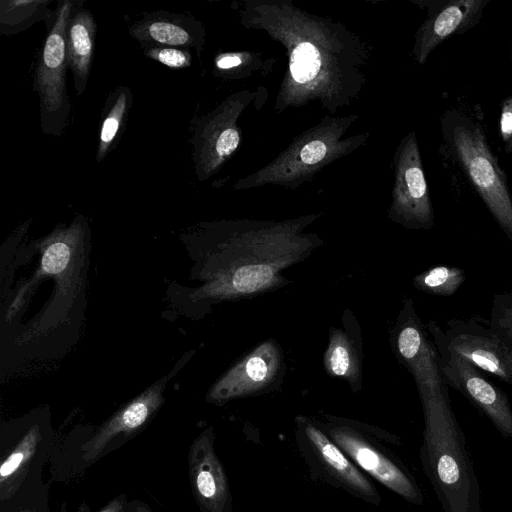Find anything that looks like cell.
Returning <instances> with one entry per match:
<instances>
[{
    "label": "cell",
    "instance_id": "4fadbf2b",
    "mask_svg": "<svg viewBox=\"0 0 512 512\" xmlns=\"http://www.w3.org/2000/svg\"><path fill=\"white\" fill-rule=\"evenodd\" d=\"M285 374L281 347L266 340L231 367L211 388L207 400L223 404L226 401L268 392Z\"/></svg>",
    "mask_w": 512,
    "mask_h": 512
},
{
    "label": "cell",
    "instance_id": "7c38bea8",
    "mask_svg": "<svg viewBox=\"0 0 512 512\" xmlns=\"http://www.w3.org/2000/svg\"><path fill=\"white\" fill-rule=\"evenodd\" d=\"M434 345L446 386L459 391L504 437L512 439V408L506 394L488 381L469 361L439 344Z\"/></svg>",
    "mask_w": 512,
    "mask_h": 512
},
{
    "label": "cell",
    "instance_id": "d6986e66",
    "mask_svg": "<svg viewBox=\"0 0 512 512\" xmlns=\"http://www.w3.org/2000/svg\"><path fill=\"white\" fill-rule=\"evenodd\" d=\"M345 317L344 329L330 328L324 366L330 376L343 378L357 391L362 383V338L353 315Z\"/></svg>",
    "mask_w": 512,
    "mask_h": 512
},
{
    "label": "cell",
    "instance_id": "8fae6325",
    "mask_svg": "<svg viewBox=\"0 0 512 512\" xmlns=\"http://www.w3.org/2000/svg\"><path fill=\"white\" fill-rule=\"evenodd\" d=\"M250 96L247 91L233 94L195 121L191 137L192 161L199 181L218 172L238 149L241 132L237 120Z\"/></svg>",
    "mask_w": 512,
    "mask_h": 512
},
{
    "label": "cell",
    "instance_id": "30bf717a",
    "mask_svg": "<svg viewBox=\"0 0 512 512\" xmlns=\"http://www.w3.org/2000/svg\"><path fill=\"white\" fill-rule=\"evenodd\" d=\"M388 216L409 228L430 230L434 225L432 200L416 133L402 138L394 155V185Z\"/></svg>",
    "mask_w": 512,
    "mask_h": 512
},
{
    "label": "cell",
    "instance_id": "ba28073f",
    "mask_svg": "<svg viewBox=\"0 0 512 512\" xmlns=\"http://www.w3.org/2000/svg\"><path fill=\"white\" fill-rule=\"evenodd\" d=\"M296 441L310 474L354 497L378 506L381 496L374 484L318 425L296 419Z\"/></svg>",
    "mask_w": 512,
    "mask_h": 512
},
{
    "label": "cell",
    "instance_id": "7a4b0ae2",
    "mask_svg": "<svg viewBox=\"0 0 512 512\" xmlns=\"http://www.w3.org/2000/svg\"><path fill=\"white\" fill-rule=\"evenodd\" d=\"M315 216L285 222L227 224L222 264L203 294L217 300L251 298L286 285L283 271L305 259L321 241L302 230Z\"/></svg>",
    "mask_w": 512,
    "mask_h": 512
},
{
    "label": "cell",
    "instance_id": "ac0fdd59",
    "mask_svg": "<svg viewBox=\"0 0 512 512\" xmlns=\"http://www.w3.org/2000/svg\"><path fill=\"white\" fill-rule=\"evenodd\" d=\"M172 374L159 380L109 418L81 446L82 458L87 462L94 461L104 453L116 437L134 434L142 428L160 408L165 384Z\"/></svg>",
    "mask_w": 512,
    "mask_h": 512
},
{
    "label": "cell",
    "instance_id": "e0dca14e",
    "mask_svg": "<svg viewBox=\"0 0 512 512\" xmlns=\"http://www.w3.org/2000/svg\"><path fill=\"white\" fill-rule=\"evenodd\" d=\"M141 48L195 49L198 56L205 43L203 24L191 15L158 10L145 14L128 28Z\"/></svg>",
    "mask_w": 512,
    "mask_h": 512
},
{
    "label": "cell",
    "instance_id": "4316f807",
    "mask_svg": "<svg viewBox=\"0 0 512 512\" xmlns=\"http://www.w3.org/2000/svg\"><path fill=\"white\" fill-rule=\"evenodd\" d=\"M499 131L503 148L512 158V95L500 104Z\"/></svg>",
    "mask_w": 512,
    "mask_h": 512
},
{
    "label": "cell",
    "instance_id": "cb8c5ba5",
    "mask_svg": "<svg viewBox=\"0 0 512 512\" xmlns=\"http://www.w3.org/2000/svg\"><path fill=\"white\" fill-rule=\"evenodd\" d=\"M465 281V273L459 267L438 265L416 275L413 286L427 294L453 295Z\"/></svg>",
    "mask_w": 512,
    "mask_h": 512
},
{
    "label": "cell",
    "instance_id": "9c48e42d",
    "mask_svg": "<svg viewBox=\"0 0 512 512\" xmlns=\"http://www.w3.org/2000/svg\"><path fill=\"white\" fill-rule=\"evenodd\" d=\"M426 327L434 343L512 384V348L490 327L488 320L451 319L444 330L430 320Z\"/></svg>",
    "mask_w": 512,
    "mask_h": 512
},
{
    "label": "cell",
    "instance_id": "f1b7e54d",
    "mask_svg": "<svg viewBox=\"0 0 512 512\" xmlns=\"http://www.w3.org/2000/svg\"><path fill=\"white\" fill-rule=\"evenodd\" d=\"M126 497L124 495L118 496L109 502L99 512H125Z\"/></svg>",
    "mask_w": 512,
    "mask_h": 512
},
{
    "label": "cell",
    "instance_id": "1f68e13d",
    "mask_svg": "<svg viewBox=\"0 0 512 512\" xmlns=\"http://www.w3.org/2000/svg\"><path fill=\"white\" fill-rule=\"evenodd\" d=\"M23 512H33V511H30V510H25V511H23Z\"/></svg>",
    "mask_w": 512,
    "mask_h": 512
},
{
    "label": "cell",
    "instance_id": "8992f818",
    "mask_svg": "<svg viewBox=\"0 0 512 512\" xmlns=\"http://www.w3.org/2000/svg\"><path fill=\"white\" fill-rule=\"evenodd\" d=\"M318 425L354 464L406 501L422 505L420 485L396 448L400 439L377 427L335 416Z\"/></svg>",
    "mask_w": 512,
    "mask_h": 512
},
{
    "label": "cell",
    "instance_id": "f546056e",
    "mask_svg": "<svg viewBox=\"0 0 512 512\" xmlns=\"http://www.w3.org/2000/svg\"><path fill=\"white\" fill-rule=\"evenodd\" d=\"M134 506V512H152L145 504L140 502H135L133 504Z\"/></svg>",
    "mask_w": 512,
    "mask_h": 512
},
{
    "label": "cell",
    "instance_id": "6da1fadb",
    "mask_svg": "<svg viewBox=\"0 0 512 512\" xmlns=\"http://www.w3.org/2000/svg\"><path fill=\"white\" fill-rule=\"evenodd\" d=\"M241 22L265 31L286 49L288 73L275 102L279 111L317 99L335 113L362 89L365 46L341 24L279 0L246 2Z\"/></svg>",
    "mask_w": 512,
    "mask_h": 512
},
{
    "label": "cell",
    "instance_id": "83f0119b",
    "mask_svg": "<svg viewBox=\"0 0 512 512\" xmlns=\"http://www.w3.org/2000/svg\"><path fill=\"white\" fill-rule=\"evenodd\" d=\"M246 53H223L215 58V74L223 78H231L246 63Z\"/></svg>",
    "mask_w": 512,
    "mask_h": 512
},
{
    "label": "cell",
    "instance_id": "44dd1931",
    "mask_svg": "<svg viewBox=\"0 0 512 512\" xmlns=\"http://www.w3.org/2000/svg\"><path fill=\"white\" fill-rule=\"evenodd\" d=\"M133 104V94L127 86L115 87L107 96L101 114L96 161L102 162L118 144Z\"/></svg>",
    "mask_w": 512,
    "mask_h": 512
},
{
    "label": "cell",
    "instance_id": "d4e9b609",
    "mask_svg": "<svg viewBox=\"0 0 512 512\" xmlns=\"http://www.w3.org/2000/svg\"><path fill=\"white\" fill-rule=\"evenodd\" d=\"M490 327L512 348V291L495 294Z\"/></svg>",
    "mask_w": 512,
    "mask_h": 512
},
{
    "label": "cell",
    "instance_id": "5b68a950",
    "mask_svg": "<svg viewBox=\"0 0 512 512\" xmlns=\"http://www.w3.org/2000/svg\"><path fill=\"white\" fill-rule=\"evenodd\" d=\"M357 116L326 117L307 130L273 161L253 174L235 182L234 188L246 189L264 185L299 186L320 169L347 155L367 138L366 134L344 138Z\"/></svg>",
    "mask_w": 512,
    "mask_h": 512
},
{
    "label": "cell",
    "instance_id": "5bb4252c",
    "mask_svg": "<svg viewBox=\"0 0 512 512\" xmlns=\"http://www.w3.org/2000/svg\"><path fill=\"white\" fill-rule=\"evenodd\" d=\"M489 0H429L415 2L427 9V17L415 33L412 56L419 65L453 35L464 34L481 20Z\"/></svg>",
    "mask_w": 512,
    "mask_h": 512
},
{
    "label": "cell",
    "instance_id": "484cf974",
    "mask_svg": "<svg viewBox=\"0 0 512 512\" xmlns=\"http://www.w3.org/2000/svg\"><path fill=\"white\" fill-rule=\"evenodd\" d=\"M147 58L172 69H184L191 65L190 50L174 47H153L144 50Z\"/></svg>",
    "mask_w": 512,
    "mask_h": 512
},
{
    "label": "cell",
    "instance_id": "ffe728a7",
    "mask_svg": "<svg viewBox=\"0 0 512 512\" xmlns=\"http://www.w3.org/2000/svg\"><path fill=\"white\" fill-rule=\"evenodd\" d=\"M78 2L66 31V56L77 96L86 90L95 51L97 23L93 14Z\"/></svg>",
    "mask_w": 512,
    "mask_h": 512
},
{
    "label": "cell",
    "instance_id": "603a6c76",
    "mask_svg": "<svg viewBox=\"0 0 512 512\" xmlns=\"http://www.w3.org/2000/svg\"><path fill=\"white\" fill-rule=\"evenodd\" d=\"M51 3V0H1L0 33L15 35L40 21L51 27L55 18V11L49 8Z\"/></svg>",
    "mask_w": 512,
    "mask_h": 512
},
{
    "label": "cell",
    "instance_id": "4dcf8cb0",
    "mask_svg": "<svg viewBox=\"0 0 512 512\" xmlns=\"http://www.w3.org/2000/svg\"><path fill=\"white\" fill-rule=\"evenodd\" d=\"M510 57L512 59V42H511V47H510Z\"/></svg>",
    "mask_w": 512,
    "mask_h": 512
},
{
    "label": "cell",
    "instance_id": "277c9868",
    "mask_svg": "<svg viewBox=\"0 0 512 512\" xmlns=\"http://www.w3.org/2000/svg\"><path fill=\"white\" fill-rule=\"evenodd\" d=\"M478 106H452L440 116V154L482 200L512 243V193L494 154Z\"/></svg>",
    "mask_w": 512,
    "mask_h": 512
},
{
    "label": "cell",
    "instance_id": "52a82bcc",
    "mask_svg": "<svg viewBox=\"0 0 512 512\" xmlns=\"http://www.w3.org/2000/svg\"><path fill=\"white\" fill-rule=\"evenodd\" d=\"M77 1H59L55 18L47 30L37 58L33 91L39 98L40 128L45 135L59 137L71 116L67 92L66 31Z\"/></svg>",
    "mask_w": 512,
    "mask_h": 512
},
{
    "label": "cell",
    "instance_id": "7402d4cb",
    "mask_svg": "<svg viewBox=\"0 0 512 512\" xmlns=\"http://www.w3.org/2000/svg\"><path fill=\"white\" fill-rule=\"evenodd\" d=\"M41 441L38 426H33L3 458L0 466V499H10L22 484Z\"/></svg>",
    "mask_w": 512,
    "mask_h": 512
},
{
    "label": "cell",
    "instance_id": "3957f363",
    "mask_svg": "<svg viewBox=\"0 0 512 512\" xmlns=\"http://www.w3.org/2000/svg\"><path fill=\"white\" fill-rule=\"evenodd\" d=\"M424 414L420 461L444 512H481V491L447 386L418 388Z\"/></svg>",
    "mask_w": 512,
    "mask_h": 512
},
{
    "label": "cell",
    "instance_id": "9a60e30c",
    "mask_svg": "<svg viewBox=\"0 0 512 512\" xmlns=\"http://www.w3.org/2000/svg\"><path fill=\"white\" fill-rule=\"evenodd\" d=\"M394 352L414 377L417 388L439 389L446 384L438 353L418 317L413 301L407 299L392 331Z\"/></svg>",
    "mask_w": 512,
    "mask_h": 512
},
{
    "label": "cell",
    "instance_id": "2e32d148",
    "mask_svg": "<svg viewBox=\"0 0 512 512\" xmlns=\"http://www.w3.org/2000/svg\"><path fill=\"white\" fill-rule=\"evenodd\" d=\"M214 432L203 431L188 454L189 479L202 512H231L232 496L225 470L214 449Z\"/></svg>",
    "mask_w": 512,
    "mask_h": 512
}]
</instances>
